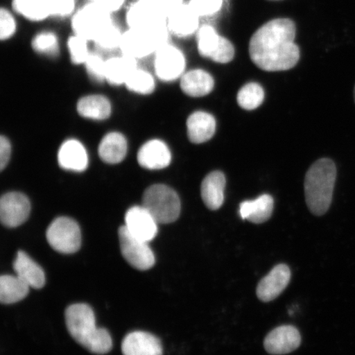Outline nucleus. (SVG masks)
Masks as SVG:
<instances>
[{"mask_svg":"<svg viewBox=\"0 0 355 355\" xmlns=\"http://www.w3.org/2000/svg\"><path fill=\"white\" fill-rule=\"evenodd\" d=\"M296 25L290 19L270 20L257 29L250 39V56L255 65L268 72L294 68L300 58L295 43Z\"/></svg>","mask_w":355,"mask_h":355,"instance_id":"f257e3e1","label":"nucleus"},{"mask_svg":"<svg viewBox=\"0 0 355 355\" xmlns=\"http://www.w3.org/2000/svg\"><path fill=\"white\" fill-rule=\"evenodd\" d=\"M65 322L71 336L92 353L105 354L112 348L107 330L96 327L95 313L85 304L70 305L65 311Z\"/></svg>","mask_w":355,"mask_h":355,"instance_id":"f03ea898","label":"nucleus"},{"mask_svg":"<svg viewBox=\"0 0 355 355\" xmlns=\"http://www.w3.org/2000/svg\"><path fill=\"white\" fill-rule=\"evenodd\" d=\"M336 166L329 158L319 159L306 174L304 193L306 202L315 216H322L332 202L336 180Z\"/></svg>","mask_w":355,"mask_h":355,"instance_id":"7ed1b4c3","label":"nucleus"},{"mask_svg":"<svg viewBox=\"0 0 355 355\" xmlns=\"http://www.w3.org/2000/svg\"><path fill=\"white\" fill-rule=\"evenodd\" d=\"M170 34L167 25L152 30L128 28L123 32L119 51L137 60L144 59L166 46Z\"/></svg>","mask_w":355,"mask_h":355,"instance_id":"20e7f679","label":"nucleus"},{"mask_svg":"<svg viewBox=\"0 0 355 355\" xmlns=\"http://www.w3.org/2000/svg\"><path fill=\"white\" fill-rule=\"evenodd\" d=\"M143 206L158 224L175 222L181 211L180 200L175 191L164 184H155L145 191Z\"/></svg>","mask_w":355,"mask_h":355,"instance_id":"39448f33","label":"nucleus"},{"mask_svg":"<svg viewBox=\"0 0 355 355\" xmlns=\"http://www.w3.org/2000/svg\"><path fill=\"white\" fill-rule=\"evenodd\" d=\"M113 21L112 13L99 3L88 1L74 12L71 26L73 34L94 42Z\"/></svg>","mask_w":355,"mask_h":355,"instance_id":"423d86ee","label":"nucleus"},{"mask_svg":"<svg viewBox=\"0 0 355 355\" xmlns=\"http://www.w3.org/2000/svg\"><path fill=\"white\" fill-rule=\"evenodd\" d=\"M49 244L58 252L72 254L81 248V230L76 221L69 217H58L46 232Z\"/></svg>","mask_w":355,"mask_h":355,"instance_id":"0eeeda50","label":"nucleus"},{"mask_svg":"<svg viewBox=\"0 0 355 355\" xmlns=\"http://www.w3.org/2000/svg\"><path fill=\"white\" fill-rule=\"evenodd\" d=\"M198 50L202 57L219 64L230 63L235 53L233 44L209 25L202 26L198 31Z\"/></svg>","mask_w":355,"mask_h":355,"instance_id":"6e6552de","label":"nucleus"},{"mask_svg":"<svg viewBox=\"0 0 355 355\" xmlns=\"http://www.w3.org/2000/svg\"><path fill=\"white\" fill-rule=\"evenodd\" d=\"M119 245L123 259L132 268L146 270L153 268L155 263V255L148 242L133 236L125 227L119 230Z\"/></svg>","mask_w":355,"mask_h":355,"instance_id":"1a4fd4ad","label":"nucleus"},{"mask_svg":"<svg viewBox=\"0 0 355 355\" xmlns=\"http://www.w3.org/2000/svg\"><path fill=\"white\" fill-rule=\"evenodd\" d=\"M185 66L186 60L183 52L170 43L155 53V73L162 81H175L183 76Z\"/></svg>","mask_w":355,"mask_h":355,"instance_id":"9d476101","label":"nucleus"},{"mask_svg":"<svg viewBox=\"0 0 355 355\" xmlns=\"http://www.w3.org/2000/svg\"><path fill=\"white\" fill-rule=\"evenodd\" d=\"M128 28L152 30L167 25V17L153 3L137 0L128 8Z\"/></svg>","mask_w":355,"mask_h":355,"instance_id":"9b49d317","label":"nucleus"},{"mask_svg":"<svg viewBox=\"0 0 355 355\" xmlns=\"http://www.w3.org/2000/svg\"><path fill=\"white\" fill-rule=\"evenodd\" d=\"M31 202L26 195L12 192L4 194L0 201V218L8 228H15L28 219Z\"/></svg>","mask_w":355,"mask_h":355,"instance_id":"f8f14e48","label":"nucleus"},{"mask_svg":"<svg viewBox=\"0 0 355 355\" xmlns=\"http://www.w3.org/2000/svg\"><path fill=\"white\" fill-rule=\"evenodd\" d=\"M158 222L144 206L132 207L126 212L125 227L133 236L150 243L158 233Z\"/></svg>","mask_w":355,"mask_h":355,"instance_id":"ddd939ff","label":"nucleus"},{"mask_svg":"<svg viewBox=\"0 0 355 355\" xmlns=\"http://www.w3.org/2000/svg\"><path fill=\"white\" fill-rule=\"evenodd\" d=\"M301 344L300 333L293 326H282L266 337L264 346L270 354L281 355L295 352Z\"/></svg>","mask_w":355,"mask_h":355,"instance_id":"4468645a","label":"nucleus"},{"mask_svg":"<svg viewBox=\"0 0 355 355\" xmlns=\"http://www.w3.org/2000/svg\"><path fill=\"white\" fill-rule=\"evenodd\" d=\"M290 281V268L285 264H279L261 279L257 288V295L261 301H272L285 291Z\"/></svg>","mask_w":355,"mask_h":355,"instance_id":"2eb2a0df","label":"nucleus"},{"mask_svg":"<svg viewBox=\"0 0 355 355\" xmlns=\"http://www.w3.org/2000/svg\"><path fill=\"white\" fill-rule=\"evenodd\" d=\"M123 355H162L163 347L157 337L146 331H132L122 343Z\"/></svg>","mask_w":355,"mask_h":355,"instance_id":"dca6fc26","label":"nucleus"},{"mask_svg":"<svg viewBox=\"0 0 355 355\" xmlns=\"http://www.w3.org/2000/svg\"><path fill=\"white\" fill-rule=\"evenodd\" d=\"M199 17L189 3H184L167 17L168 32L178 37H188L197 32Z\"/></svg>","mask_w":355,"mask_h":355,"instance_id":"f3484780","label":"nucleus"},{"mask_svg":"<svg viewBox=\"0 0 355 355\" xmlns=\"http://www.w3.org/2000/svg\"><path fill=\"white\" fill-rule=\"evenodd\" d=\"M137 161L141 166L148 170H162L171 162V153L167 145L158 139L146 143L137 154Z\"/></svg>","mask_w":355,"mask_h":355,"instance_id":"a211bd4d","label":"nucleus"},{"mask_svg":"<svg viewBox=\"0 0 355 355\" xmlns=\"http://www.w3.org/2000/svg\"><path fill=\"white\" fill-rule=\"evenodd\" d=\"M58 161L64 170L82 172L88 166L87 150L78 140L66 141L60 146Z\"/></svg>","mask_w":355,"mask_h":355,"instance_id":"6ab92c4d","label":"nucleus"},{"mask_svg":"<svg viewBox=\"0 0 355 355\" xmlns=\"http://www.w3.org/2000/svg\"><path fill=\"white\" fill-rule=\"evenodd\" d=\"M13 269L17 277L31 288H42L46 284V275L43 269L24 251L17 252L13 261Z\"/></svg>","mask_w":355,"mask_h":355,"instance_id":"aec40b11","label":"nucleus"},{"mask_svg":"<svg viewBox=\"0 0 355 355\" xmlns=\"http://www.w3.org/2000/svg\"><path fill=\"white\" fill-rule=\"evenodd\" d=\"M225 183V177L220 171L211 172L203 180L201 195L208 209L218 210L223 204Z\"/></svg>","mask_w":355,"mask_h":355,"instance_id":"412c9836","label":"nucleus"},{"mask_svg":"<svg viewBox=\"0 0 355 355\" xmlns=\"http://www.w3.org/2000/svg\"><path fill=\"white\" fill-rule=\"evenodd\" d=\"M188 136L193 144H200L210 140L216 132V121L211 114L197 111L187 121Z\"/></svg>","mask_w":355,"mask_h":355,"instance_id":"4be33fe9","label":"nucleus"},{"mask_svg":"<svg viewBox=\"0 0 355 355\" xmlns=\"http://www.w3.org/2000/svg\"><path fill=\"white\" fill-rule=\"evenodd\" d=\"M137 68V60L130 56L121 54L111 57L106 60L105 80L111 85H122Z\"/></svg>","mask_w":355,"mask_h":355,"instance_id":"5701e85b","label":"nucleus"},{"mask_svg":"<svg viewBox=\"0 0 355 355\" xmlns=\"http://www.w3.org/2000/svg\"><path fill=\"white\" fill-rule=\"evenodd\" d=\"M180 87L185 94L202 97L209 94L214 87V79L202 69L191 70L181 78Z\"/></svg>","mask_w":355,"mask_h":355,"instance_id":"b1692460","label":"nucleus"},{"mask_svg":"<svg viewBox=\"0 0 355 355\" xmlns=\"http://www.w3.org/2000/svg\"><path fill=\"white\" fill-rule=\"evenodd\" d=\"M274 200L268 194H263L252 201H245L241 204L239 213L243 220L254 224H261L272 216Z\"/></svg>","mask_w":355,"mask_h":355,"instance_id":"393cba45","label":"nucleus"},{"mask_svg":"<svg viewBox=\"0 0 355 355\" xmlns=\"http://www.w3.org/2000/svg\"><path fill=\"white\" fill-rule=\"evenodd\" d=\"M127 141L119 132H110L101 140L99 155L102 161L108 164L121 162L127 153Z\"/></svg>","mask_w":355,"mask_h":355,"instance_id":"a878e982","label":"nucleus"},{"mask_svg":"<svg viewBox=\"0 0 355 355\" xmlns=\"http://www.w3.org/2000/svg\"><path fill=\"white\" fill-rule=\"evenodd\" d=\"M78 111L84 118L104 121L110 117L111 105L109 100L103 96H87L78 101Z\"/></svg>","mask_w":355,"mask_h":355,"instance_id":"bb28decb","label":"nucleus"},{"mask_svg":"<svg viewBox=\"0 0 355 355\" xmlns=\"http://www.w3.org/2000/svg\"><path fill=\"white\" fill-rule=\"evenodd\" d=\"M30 288L17 275H3L0 278V301L3 304L17 303L28 296Z\"/></svg>","mask_w":355,"mask_h":355,"instance_id":"cd10ccee","label":"nucleus"},{"mask_svg":"<svg viewBox=\"0 0 355 355\" xmlns=\"http://www.w3.org/2000/svg\"><path fill=\"white\" fill-rule=\"evenodd\" d=\"M13 11L26 20L41 22L51 17L47 0H12Z\"/></svg>","mask_w":355,"mask_h":355,"instance_id":"c85d7f7f","label":"nucleus"},{"mask_svg":"<svg viewBox=\"0 0 355 355\" xmlns=\"http://www.w3.org/2000/svg\"><path fill=\"white\" fill-rule=\"evenodd\" d=\"M32 47L35 52L49 57H56L60 52L58 35L50 31L39 33L33 38Z\"/></svg>","mask_w":355,"mask_h":355,"instance_id":"c756f323","label":"nucleus"},{"mask_svg":"<svg viewBox=\"0 0 355 355\" xmlns=\"http://www.w3.org/2000/svg\"><path fill=\"white\" fill-rule=\"evenodd\" d=\"M123 34L121 28L113 21L93 43L101 51H114L118 49L119 50Z\"/></svg>","mask_w":355,"mask_h":355,"instance_id":"7c9ffc66","label":"nucleus"},{"mask_svg":"<svg viewBox=\"0 0 355 355\" xmlns=\"http://www.w3.org/2000/svg\"><path fill=\"white\" fill-rule=\"evenodd\" d=\"M238 103L244 110H254L263 103L264 91L259 84L250 83L239 90L237 96Z\"/></svg>","mask_w":355,"mask_h":355,"instance_id":"2f4dec72","label":"nucleus"},{"mask_svg":"<svg viewBox=\"0 0 355 355\" xmlns=\"http://www.w3.org/2000/svg\"><path fill=\"white\" fill-rule=\"evenodd\" d=\"M125 85L131 92L146 95L153 92L155 80L148 71L137 68L128 78Z\"/></svg>","mask_w":355,"mask_h":355,"instance_id":"473e14b6","label":"nucleus"},{"mask_svg":"<svg viewBox=\"0 0 355 355\" xmlns=\"http://www.w3.org/2000/svg\"><path fill=\"white\" fill-rule=\"evenodd\" d=\"M89 42H90L87 40L75 34L69 38L67 44H68L70 60L73 64L78 65L86 63L87 58L91 54L89 51Z\"/></svg>","mask_w":355,"mask_h":355,"instance_id":"72a5a7b5","label":"nucleus"},{"mask_svg":"<svg viewBox=\"0 0 355 355\" xmlns=\"http://www.w3.org/2000/svg\"><path fill=\"white\" fill-rule=\"evenodd\" d=\"M87 72L92 81L99 83L105 80L106 60L98 53H91L86 63Z\"/></svg>","mask_w":355,"mask_h":355,"instance_id":"f704fd0d","label":"nucleus"},{"mask_svg":"<svg viewBox=\"0 0 355 355\" xmlns=\"http://www.w3.org/2000/svg\"><path fill=\"white\" fill-rule=\"evenodd\" d=\"M17 21L12 13L2 8L0 11V39L1 41H8L17 33Z\"/></svg>","mask_w":355,"mask_h":355,"instance_id":"c9c22d12","label":"nucleus"},{"mask_svg":"<svg viewBox=\"0 0 355 355\" xmlns=\"http://www.w3.org/2000/svg\"><path fill=\"white\" fill-rule=\"evenodd\" d=\"M51 17L64 19L76 12V0H47Z\"/></svg>","mask_w":355,"mask_h":355,"instance_id":"e433bc0d","label":"nucleus"},{"mask_svg":"<svg viewBox=\"0 0 355 355\" xmlns=\"http://www.w3.org/2000/svg\"><path fill=\"white\" fill-rule=\"evenodd\" d=\"M189 4L199 16H211L220 11L223 0H190Z\"/></svg>","mask_w":355,"mask_h":355,"instance_id":"4c0bfd02","label":"nucleus"},{"mask_svg":"<svg viewBox=\"0 0 355 355\" xmlns=\"http://www.w3.org/2000/svg\"><path fill=\"white\" fill-rule=\"evenodd\" d=\"M184 3V0H155L153 3L154 6L166 17Z\"/></svg>","mask_w":355,"mask_h":355,"instance_id":"58836bf2","label":"nucleus"},{"mask_svg":"<svg viewBox=\"0 0 355 355\" xmlns=\"http://www.w3.org/2000/svg\"><path fill=\"white\" fill-rule=\"evenodd\" d=\"M11 157V144L6 137L0 139V168L3 171L8 165Z\"/></svg>","mask_w":355,"mask_h":355,"instance_id":"ea45409f","label":"nucleus"},{"mask_svg":"<svg viewBox=\"0 0 355 355\" xmlns=\"http://www.w3.org/2000/svg\"><path fill=\"white\" fill-rule=\"evenodd\" d=\"M126 0H97L96 3L105 8L106 10L113 13L121 10Z\"/></svg>","mask_w":355,"mask_h":355,"instance_id":"a19ab883","label":"nucleus"},{"mask_svg":"<svg viewBox=\"0 0 355 355\" xmlns=\"http://www.w3.org/2000/svg\"><path fill=\"white\" fill-rule=\"evenodd\" d=\"M144 1L153 3L155 2V0H144Z\"/></svg>","mask_w":355,"mask_h":355,"instance_id":"79ce46f5","label":"nucleus"},{"mask_svg":"<svg viewBox=\"0 0 355 355\" xmlns=\"http://www.w3.org/2000/svg\"><path fill=\"white\" fill-rule=\"evenodd\" d=\"M354 102H355V86H354Z\"/></svg>","mask_w":355,"mask_h":355,"instance_id":"37998d69","label":"nucleus"},{"mask_svg":"<svg viewBox=\"0 0 355 355\" xmlns=\"http://www.w3.org/2000/svg\"><path fill=\"white\" fill-rule=\"evenodd\" d=\"M88 1H91V2H96L97 0H88Z\"/></svg>","mask_w":355,"mask_h":355,"instance_id":"c03bdc74","label":"nucleus"},{"mask_svg":"<svg viewBox=\"0 0 355 355\" xmlns=\"http://www.w3.org/2000/svg\"><path fill=\"white\" fill-rule=\"evenodd\" d=\"M270 1H281V0H270Z\"/></svg>","mask_w":355,"mask_h":355,"instance_id":"a18cd8bd","label":"nucleus"}]
</instances>
